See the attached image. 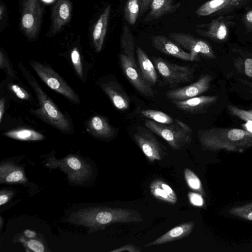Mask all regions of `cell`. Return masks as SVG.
I'll return each instance as SVG.
<instances>
[{
  "label": "cell",
  "instance_id": "cell-1",
  "mask_svg": "<svg viewBox=\"0 0 252 252\" xmlns=\"http://www.w3.org/2000/svg\"><path fill=\"white\" fill-rule=\"evenodd\" d=\"M66 221L87 227L89 232H93L114 223L139 222L144 220L135 209L99 206L79 210L72 213Z\"/></svg>",
  "mask_w": 252,
  "mask_h": 252
},
{
  "label": "cell",
  "instance_id": "cell-2",
  "mask_svg": "<svg viewBox=\"0 0 252 252\" xmlns=\"http://www.w3.org/2000/svg\"><path fill=\"white\" fill-rule=\"evenodd\" d=\"M18 67L34 91L38 102V108L31 109V113L62 132L71 133L73 127L70 119L60 111L30 71L20 62L18 63Z\"/></svg>",
  "mask_w": 252,
  "mask_h": 252
},
{
  "label": "cell",
  "instance_id": "cell-3",
  "mask_svg": "<svg viewBox=\"0 0 252 252\" xmlns=\"http://www.w3.org/2000/svg\"><path fill=\"white\" fill-rule=\"evenodd\" d=\"M135 41L133 34L126 25L122 28L119 60L122 71L130 84L142 95L154 97L152 86L142 77L134 57Z\"/></svg>",
  "mask_w": 252,
  "mask_h": 252
},
{
  "label": "cell",
  "instance_id": "cell-4",
  "mask_svg": "<svg viewBox=\"0 0 252 252\" xmlns=\"http://www.w3.org/2000/svg\"><path fill=\"white\" fill-rule=\"evenodd\" d=\"M198 137L201 146L208 149L252 145V132L237 128L212 127L199 130Z\"/></svg>",
  "mask_w": 252,
  "mask_h": 252
},
{
  "label": "cell",
  "instance_id": "cell-5",
  "mask_svg": "<svg viewBox=\"0 0 252 252\" xmlns=\"http://www.w3.org/2000/svg\"><path fill=\"white\" fill-rule=\"evenodd\" d=\"M146 127L163 138L173 150H181L187 146L192 139V130L187 124L177 119L169 124L146 120Z\"/></svg>",
  "mask_w": 252,
  "mask_h": 252
},
{
  "label": "cell",
  "instance_id": "cell-6",
  "mask_svg": "<svg viewBox=\"0 0 252 252\" xmlns=\"http://www.w3.org/2000/svg\"><path fill=\"white\" fill-rule=\"evenodd\" d=\"M29 63L41 80L50 89L63 95L74 104L80 103V98L78 94L51 67L33 60L30 61Z\"/></svg>",
  "mask_w": 252,
  "mask_h": 252
},
{
  "label": "cell",
  "instance_id": "cell-7",
  "mask_svg": "<svg viewBox=\"0 0 252 252\" xmlns=\"http://www.w3.org/2000/svg\"><path fill=\"white\" fill-rule=\"evenodd\" d=\"M152 59L164 83L169 87L173 88L181 83L192 82L193 68L171 63L160 57H153Z\"/></svg>",
  "mask_w": 252,
  "mask_h": 252
},
{
  "label": "cell",
  "instance_id": "cell-8",
  "mask_svg": "<svg viewBox=\"0 0 252 252\" xmlns=\"http://www.w3.org/2000/svg\"><path fill=\"white\" fill-rule=\"evenodd\" d=\"M48 166L59 168L67 174L71 182L81 184L88 180L92 174V168L80 158L72 155L57 160L50 158Z\"/></svg>",
  "mask_w": 252,
  "mask_h": 252
},
{
  "label": "cell",
  "instance_id": "cell-9",
  "mask_svg": "<svg viewBox=\"0 0 252 252\" xmlns=\"http://www.w3.org/2000/svg\"><path fill=\"white\" fill-rule=\"evenodd\" d=\"M134 139L149 161L161 160L167 155V149L147 127L138 126L133 135Z\"/></svg>",
  "mask_w": 252,
  "mask_h": 252
},
{
  "label": "cell",
  "instance_id": "cell-10",
  "mask_svg": "<svg viewBox=\"0 0 252 252\" xmlns=\"http://www.w3.org/2000/svg\"><path fill=\"white\" fill-rule=\"evenodd\" d=\"M43 8L39 0H23L21 28L30 39H35L40 30Z\"/></svg>",
  "mask_w": 252,
  "mask_h": 252
},
{
  "label": "cell",
  "instance_id": "cell-11",
  "mask_svg": "<svg viewBox=\"0 0 252 252\" xmlns=\"http://www.w3.org/2000/svg\"><path fill=\"white\" fill-rule=\"evenodd\" d=\"M168 36L183 49L189 51L191 55L192 62L200 61L199 56L208 59L216 58L210 46L203 40L184 32H171Z\"/></svg>",
  "mask_w": 252,
  "mask_h": 252
},
{
  "label": "cell",
  "instance_id": "cell-12",
  "mask_svg": "<svg viewBox=\"0 0 252 252\" xmlns=\"http://www.w3.org/2000/svg\"><path fill=\"white\" fill-rule=\"evenodd\" d=\"M213 78L210 74H202L196 82L189 85L168 91L166 96L171 101L184 100L198 96L209 89Z\"/></svg>",
  "mask_w": 252,
  "mask_h": 252
},
{
  "label": "cell",
  "instance_id": "cell-13",
  "mask_svg": "<svg viewBox=\"0 0 252 252\" xmlns=\"http://www.w3.org/2000/svg\"><path fill=\"white\" fill-rule=\"evenodd\" d=\"M150 39L152 46L159 51L184 61L192 62L191 54L169 37L156 35H152Z\"/></svg>",
  "mask_w": 252,
  "mask_h": 252
},
{
  "label": "cell",
  "instance_id": "cell-14",
  "mask_svg": "<svg viewBox=\"0 0 252 252\" xmlns=\"http://www.w3.org/2000/svg\"><path fill=\"white\" fill-rule=\"evenodd\" d=\"M72 4L69 0H57L53 7L51 15V35L59 33L69 22L71 17Z\"/></svg>",
  "mask_w": 252,
  "mask_h": 252
},
{
  "label": "cell",
  "instance_id": "cell-15",
  "mask_svg": "<svg viewBox=\"0 0 252 252\" xmlns=\"http://www.w3.org/2000/svg\"><path fill=\"white\" fill-rule=\"evenodd\" d=\"M216 95H202L181 101H171L179 110L186 113L196 114L203 113L217 100Z\"/></svg>",
  "mask_w": 252,
  "mask_h": 252
},
{
  "label": "cell",
  "instance_id": "cell-16",
  "mask_svg": "<svg viewBox=\"0 0 252 252\" xmlns=\"http://www.w3.org/2000/svg\"><path fill=\"white\" fill-rule=\"evenodd\" d=\"M100 86L116 108L121 111L128 109L129 98L118 83L110 80L100 83Z\"/></svg>",
  "mask_w": 252,
  "mask_h": 252
},
{
  "label": "cell",
  "instance_id": "cell-17",
  "mask_svg": "<svg viewBox=\"0 0 252 252\" xmlns=\"http://www.w3.org/2000/svg\"><path fill=\"white\" fill-rule=\"evenodd\" d=\"M87 130L92 135L100 139H109L114 136L115 128L103 116L94 115L87 121Z\"/></svg>",
  "mask_w": 252,
  "mask_h": 252
},
{
  "label": "cell",
  "instance_id": "cell-18",
  "mask_svg": "<svg viewBox=\"0 0 252 252\" xmlns=\"http://www.w3.org/2000/svg\"><path fill=\"white\" fill-rule=\"evenodd\" d=\"M180 6L181 2L177 0H152L144 21L149 22L158 20L174 13Z\"/></svg>",
  "mask_w": 252,
  "mask_h": 252
},
{
  "label": "cell",
  "instance_id": "cell-19",
  "mask_svg": "<svg viewBox=\"0 0 252 252\" xmlns=\"http://www.w3.org/2000/svg\"><path fill=\"white\" fill-rule=\"evenodd\" d=\"M194 226V222L192 221L181 223L155 240L145 244L144 247L162 245L188 237L191 233Z\"/></svg>",
  "mask_w": 252,
  "mask_h": 252
},
{
  "label": "cell",
  "instance_id": "cell-20",
  "mask_svg": "<svg viewBox=\"0 0 252 252\" xmlns=\"http://www.w3.org/2000/svg\"><path fill=\"white\" fill-rule=\"evenodd\" d=\"M111 12V5L106 6L95 23L92 32L93 43L97 53L102 48L106 34Z\"/></svg>",
  "mask_w": 252,
  "mask_h": 252
},
{
  "label": "cell",
  "instance_id": "cell-21",
  "mask_svg": "<svg viewBox=\"0 0 252 252\" xmlns=\"http://www.w3.org/2000/svg\"><path fill=\"white\" fill-rule=\"evenodd\" d=\"M136 55L142 77L151 86L155 85L158 81V75L155 65L145 52L139 47L136 49Z\"/></svg>",
  "mask_w": 252,
  "mask_h": 252
},
{
  "label": "cell",
  "instance_id": "cell-22",
  "mask_svg": "<svg viewBox=\"0 0 252 252\" xmlns=\"http://www.w3.org/2000/svg\"><path fill=\"white\" fill-rule=\"evenodd\" d=\"M27 181L23 169L10 162H2L0 165L1 183H23Z\"/></svg>",
  "mask_w": 252,
  "mask_h": 252
},
{
  "label": "cell",
  "instance_id": "cell-23",
  "mask_svg": "<svg viewBox=\"0 0 252 252\" xmlns=\"http://www.w3.org/2000/svg\"><path fill=\"white\" fill-rule=\"evenodd\" d=\"M150 189L151 194L158 200L171 204H175L177 201L175 192L160 179H156L151 182Z\"/></svg>",
  "mask_w": 252,
  "mask_h": 252
},
{
  "label": "cell",
  "instance_id": "cell-24",
  "mask_svg": "<svg viewBox=\"0 0 252 252\" xmlns=\"http://www.w3.org/2000/svg\"><path fill=\"white\" fill-rule=\"evenodd\" d=\"M4 135L16 140L22 141H40L44 136L38 131L30 128H20L8 131Z\"/></svg>",
  "mask_w": 252,
  "mask_h": 252
},
{
  "label": "cell",
  "instance_id": "cell-25",
  "mask_svg": "<svg viewBox=\"0 0 252 252\" xmlns=\"http://www.w3.org/2000/svg\"><path fill=\"white\" fill-rule=\"evenodd\" d=\"M142 0H127L124 8L125 20L131 25L136 23L141 8Z\"/></svg>",
  "mask_w": 252,
  "mask_h": 252
},
{
  "label": "cell",
  "instance_id": "cell-26",
  "mask_svg": "<svg viewBox=\"0 0 252 252\" xmlns=\"http://www.w3.org/2000/svg\"><path fill=\"white\" fill-rule=\"evenodd\" d=\"M140 114L148 119L160 124H169L174 121L172 117L160 111L152 109L142 110L140 111Z\"/></svg>",
  "mask_w": 252,
  "mask_h": 252
},
{
  "label": "cell",
  "instance_id": "cell-27",
  "mask_svg": "<svg viewBox=\"0 0 252 252\" xmlns=\"http://www.w3.org/2000/svg\"><path fill=\"white\" fill-rule=\"evenodd\" d=\"M184 177L189 187L193 190L202 192L201 182L196 174L189 168H185L184 171Z\"/></svg>",
  "mask_w": 252,
  "mask_h": 252
},
{
  "label": "cell",
  "instance_id": "cell-28",
  "mask_svg": "<svg viewBox=\"0 0 252 252\" xmlns=\"http://www.w3.org/2000/svg\"><path fill=\"white\" fill-rule=\"evenodd\" d=\"M70 58L76 73L82 80L84 78L83 68L80 54L77 47L73 48L71 50Z\"/></svg>",
  "mask_w": 252,
  "mask_h": 252
},
{
  "label": "cell",
  "instance_id": "cell-29",
  "mask_svg": "<svg viewBox=\"0 0 252 252\" xmlns=\"http://www.w3.org/2000/svg\"><path fill=\"white\" fill-rule=\"evenodd\" d=\"M235 66L239 71L243 73L246 76L252 77V59L247 58L244 60L236 62Z\"/></svg>",
  "mask_w": 252,
  "mask_h": 252
},
{
  "label": "cell",
  "instance_id": "cell-30",
  "mask_svg": "<svg viewBox=\"0 0 252 252\" xmlns=\"http://www.w3.org/2000/svg\"><path fill=\"white\" fill-rule=\"evenodd\" d=\"M24 245L32 251L35 252H43L45 251V248L42 243L35 239H30L26 241L24 238L21 240Z\"/></svg>",
  "mask_w": 252,
  "mask_h": 252
},
{
  "label": "cell",
  "instance_id": "cell-31",
  "mask_svg": "<svg viewBox=\"0 0 252 252\" xmlns=\"http://www.w3.org/2000/svg\"><path fill=\"white\" fill-rule=\"evenodd\" d=\"M9 89L16 95V96L23 100H28L30 95L24 88L17 84H11L9 86Z\"/></svg>",
  "mask_w": 252,
  "mask_h": 252
},
{
  "label": "cell",
  "instance_id": "cell-32",
  "mask_svg": "<svg viewBox=\"0 0 252 252\" xmlns=\"http://www.w3.org/2000/svg\"><path fill=\"white\" fill-rule=\"evenodd\" d=\"M190 203L196 206H201L203 204V200L200 195L198 193L189 192L188 194Z\"/></svg>",
  "mask_w": 252,
  "mask_h": 252
},
{
  "label": "cell",
  "instance_id": "cell-33",
  "mask_svg": "<svg viewBox=\"0 0 252 252\" xmlns=\"http://www.w3.org/2000/svg\"><path fill=\"white\" fill-rule=\"evenodd\" d=\"M141 249L132 244H128L111 251V252H140Z\"/></svg>",
  "mask_w": 252,
  "mask_h": 252
},
{
  "label": "cell",
  "instance_id": "cell-34",
  "mask_svg": "<svg viewBox=\"0 0 252 252\" xmlns=\"http://www.w3.org/2000/svg\"><path fill=\"white\" fill-rule=\"evenodd\" d=\"M13 192L11 190H1L0 192V205L7 203L12 197Z\"/></svg>",
  "mask_w": 252,
  "mask_h": 252
},
{
  "label": "cell",
  "instance_id": "cell-35",
  "mask_svg": "<svg viewBox=\"0 0 252 252\" xmlns=\"http://www.w3.org/2000/svg\"><path fill=\"white\" fill-rule=\"evenodd\" d=\"M242 83L246 86V91L244 95L248 98H252V82L247 80H241Z\"/></svg>",
  "mask_w": 252,
  "mask_h": 252
},
{
  "label": "cell",
  "instance_id": "cell-36",
  "mask_svg": "<svg viewBox=\"0 0 252 252\" xmlns=\"http://www.w3.org/2000/svg\"><path fill=\"white\" fill-rule=\"evenodd\" d=\"M152 0H142L141 8L140 12V16H142L148 11Z\"/></svg>",
  "mask_w": 252,
  "mask_h": 252
},
{
  "label": "cell",
  "instance_id": "cell-37",
  "mask_svg": "<svg viewBox=\"0 0 252 252\" xmlns=\"http://www.w3.org/2000/svg\"><path fill=\"white\" fill-rule=\"evenodd\" d=\"M5 99L4 97H1L0 99V123L2 120V118L5 111Z\"/></svg>",
  "mask_w": 252,
  "mask_h": 252
},
{
  "label": "cell",
  "instance_id": "cell-38",
  "mask_svg": "<svg viewBox=\"0 0 252 252\" xmlns=\"http://www.w3.org/2000/svg\"><path fill=\"white\" fill-rule=\"evenodd\" d=\"M5 8L3 4H1L0 6V20L1 21L4 18L5 15Z\"/></svg>",
  "mask_w": 252,
  "mask_h": 252
},
{
  "label": "cell",
  "instance_id": "cell-39",
  "mask_svg": "<svg viewBox=\"0 0 252 252\" xmlns=\"http://www.w3.org/2000/svg\"><path fill=\"white\" fill-rule=\"evenodd\" d=\"M24 234L27 237L30 238H34L36 236V233L35 232L28 229L24 231Z\"/></svg>",
  "mask_w": 252,
  "mask_h": 252
},
{
  "label": "cell",
  "instance_id": "cell-40",
  "mask_svg": "<svg viewBox=\"0 0 252 252\" xmlns=\"http://www.w3.org/2000/svg\"><path fill=\"white\" fill-rule=\"evenodd\" d=\"M247 19L249 22L252 23V10L247 14Z\"/></svg>",
  "mask_w": 252,
  "mask_h": 252
},
{
  "label": "cell",
  "instance_id": "cell-41",
  "mask_svg": "<svg viewBox=\"0 0 252 252\" xmlns=\"http://www.w3.org/2000/svg\"><path fill=\"white\" fill-rule=\"evenodd\" d=\"M248 219L249 220H252V212H251L248 216Z\"/></svg>",
  "mask_w": 252,
  "mask_h": 252
}]
</instances>
